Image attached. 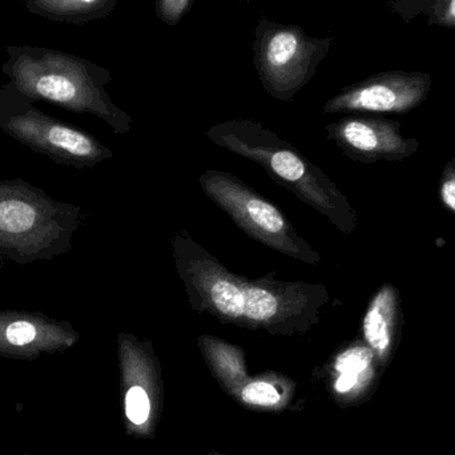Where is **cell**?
Segmentation results:
<instances>
[{
	"label": "cell",
	"instance_id": "1",
	"mask_svg": "<svg viewBox=\"0 0 455 455\" xmlns=\"http://www.w3.org/2000/svg\"><path fill=\"white\" fill-rule=\"evenodd\" d=\"M171 245L192 309L226 325L272 336H304L331 302L323 283L278 280L275 272L259 278L233 273L187 230L175 233Z\"/></svg>",
	"mask_w": 455,
	"mask_h": 455
},
{
	"label": "cell",
	"instance_id": "2",
	"mask_svg": "<svg viewBox=\"0 0 455 455\" xmlns=\"http://www.w3.org/2000/svg\"><path fill=\"white\" fill-rule=\"evenodd\" d=\"M2 72L11 84L32 101H50L75 114H90L116 135L132 128V117L109 98L108 69L93 61L52 48L8 45Z\"/></svg>",
	"mask_w": 455,
	"mask_h": 455
},
{
	"label": "cell",
	"instance_id": "3",
	"mask_svg": "<svg viewBox=\"0 0 455 455\" xmlns=\"http://www.w3.org/2000/svg\"><path fill=\"white\" fill-rule=\"evenodd\" d=\"M207 138L220 148L245 157L302 203L320 212L344 235L358 227L357 213L339 187L293 144L253 119H233L212 125Z\"/></svg>",
	"mask_w": 455,
	"mask_h": 455
},
{
	"label": "cell",
	"instance_id": "4",
	"mask_svg": "<svg viewBox=\"0 0 455 455\" xmlns=\"http://www.w3.org/2000/svg\"><path fill=\"white\" fill-rule=\"evenodd\" d=\"M82 210L23 179L0 180V259L27 265L74 248Z\"/></svg>",
	"mask_w": 455,
	"mask_h": 455
},
{
	"label": "cell",
	"instance_id": "5",
	"mask_svg": "<svg viewBox=\"0 0 455 455\" xmlns=\"http://www.w3.org/2000/svg\"><path fill=\"white\" fill-rule=\"evenodd\" d=\"M0 131L56 164L77 170L114 157L98 139L45 114L10 82L0 85Z\"/></svg>",
	"mask_w": 455,
	"mask_h": 455
},
{
	"label": "cell",
	"instance_id": "6",
	"mask_svg": "<svg viewBox=\"0 0 455 455\" xmlns=\"http://www.w3.org/2000/svg\"><path fill=\"white\" fill-rule=\"evenodd\" d=\"M199 184L249 237L305 264L321 261V254L297 233L275 205L232 173L208 170L200 176Z\"/></svg>",
	"mask_w": 455,
	"mask_h": 455
},
{
	"label": "cell",
	"instance_id": "7",
	"mask_svg": "<svg viewBox=\"0 0 455 455\" xmlns=\"http://www.w3.org/2000/svg\"><path fill=\"white\" fill-rule=\"evenodd\" d=\"M331 43L310 36L299 27L262 18L254 29L253 61L267 95L293 100L315 76Z\"/></svg>",
	"mask_w": 455,
	"mask_h": 455
},
{
	"label": "cell",
	"instance_id": "8",
	"mask_svg": "<svg viewBox=\"0 0 455 455\" xmlns=\"http://www.w3.org/2000/svg\"><path fill=\"white\" fill-rule=\"evenodd\" d=\"M117 357L125 429L132 437H155L164 403V379L154 344L122 331Z\"/></svg>",
	"mask_w": 455,
	"mask_h": 455
},
{
	"label": "cell",
	"instance_id": "9",
	"mask_svg": "<svg viewBox=\"0 0 455 455\" xmlns=\"http://www.w3.org/2000/svg\"><path fill=\"white\" fill-rule=\"evenodd\" d=\"M430 88L432 77L424 72H382L339 91L326 101L323 112L406 114L424 103Z\"/></svg>",
	"mask_w": 455,
	"mask_h": 455
},
{
	"label": "cell",
	"instance_id": "10",
	"mask_svg": "<svg viewBox=\"0 0 455 455\" xmlns=\"http://www.w3.org/2000/svg\"><path fill=\"white\" fill-rule=\"evenodd\" d=\"M326 133L345 156L365 164L403 162L419 148V140L403 135L400 123L382 117H342L329 124Z\"/></svg>",
	"mask_w": 455,
	"mask_h": 455
},
{
	"label": "cell",
	"instance_id": "11",
	"mask_svg": "<svg viewBox=\"0 0 455 455\" xmlns=\"http://www.w3.org/2000/svg\"><path fill=\"white\" fill-rule=\"evenodd\" d=\"M79 331L68 321L43 312L0 310V355L35 360L43 355L66 352L77 344Z\"/></svg>",
	"mask_w": 455,
	"mask_h": 455
},
{
	"label": "cell",
	"instance_id": "12",
	"mask_svg": "<svg viewBox=\"0 0 455 455\" xmlns=\"http://www.w3.org/2000/svg\"><path fill=\"white\" fill-rule=\"evenodd\" d=\"M379 371L376 355L363 339L350 342L328 365L331 395L342 406L361 403L373 390Z\"/></svg>",
	"mask_w": 455,
	"mask_h": 455
},
{
	"label": "cell",
	"instance_id": "13",
	"mask_svg": "<svg viewBox=\"0 0 455 455\" xmlns=\"http://www.w3.org/2000/svg\"><path fill=\"white\" fill-rule=\"evenodd\" d=\"M403 323L400 291L393 283H385L369 301L361 325L363 341L371 347L382 369L395 355Z\"/></svg>",
	"mask_w": 455,
	"mask_h": 455
},
{
	"label": "cell",
	"instance_id": "14",
	"mask_svg": "<svg viewBox=\"0 0 455 455\" xmlns=\"http://www.w3.org/2000/svg\"><path fill=\"white\" fill-rule=\"evenodd\" d=\"M296 395L293 379L275 371L248 376L230 392V397L243 408L257 411L280 413L285 411Z\"/></svg>",
	"mask_w": 455,
	"mask_h": 455
},
{
	"label": "cell",
	"instance_id": "15",
	"mask_svg": "<svg viewBox=\"0 0 455 455\" xmlns=\"http://www.w3.org/2000/svg\"><path fill=\"white\" fill-rule=\"evenodd\" d=\"M117 0H26L32 15L58 23L85 24L101 20L114 12Z\"/></svg>",
	"mask_w": 455,
	"mask_h": 455
},
{
	"label": "cell",
	"instance_id": "16",
	"mask_svg": "<svg viewBox=\"0 0 455 455\" xmlns=\"http://www.w3.org/2000/svg\"><path fill=\"white\" fill-rule=\"evenodd\" d=\"M194 0H155L156 12L168 26H176L188 12Z\"/></svg>",
	"mask_w": 455,
	"mask_h": 455
},
{
	"label": "cell",
	"instance_id": "17",
	"mask_svg": "<svg viewBox=\"0 0 455 455\" xmlns=\"http://www.w3.org/2000/svg\"><path fill=\"white\" fill-rule=\"evenodd\" d=\"M440 199L443 207L455 213V159L451 160L441 173Z\"/></svg>",
	"mask_w": 455,
	"mask_h": 455
},
{
	"label": "cell",
	"instance_id": "18",
	"mask_svg": "<svg viewBox=\"0 0 455 455\" xmlns=\"http://www.w3.org/2000/svg\"><path fill=\"white\" fill-rule=\"evenodd\" d=\"M435 23L455 27V0H440L435 7Z\"/></svg>",
	"mask_w": 455,
	"mask_h": 455
},
{
	"label": "cell",
	"instance_id": "19",
	"mask_svg": "<svg viewBox=\"0 0 455 455\" xmlns=\"http://www.w3.org/2000/svg\"><path fill=\"white\" fill-rule=\"evenodd\" d=\"M208 455H226V454L220 453V451H210V453H208Z\"/></svg>",
	"mask_w": 455,
	"mask_h": 455
},
{
	"label": "cell",
	"instance_id": "20",
	"mask_svg": "<svg viewBox=\"0 0 455 455\" xmlns=\"http://www.w3.org/2000/svg\"><path fill=\"white\" fill-rule=\"evenodd\" d=\"M245 2H249V0H245Z\"/></svg>",
	"mask_w": 455,
	"mask_h": 455
}]
</instances>
